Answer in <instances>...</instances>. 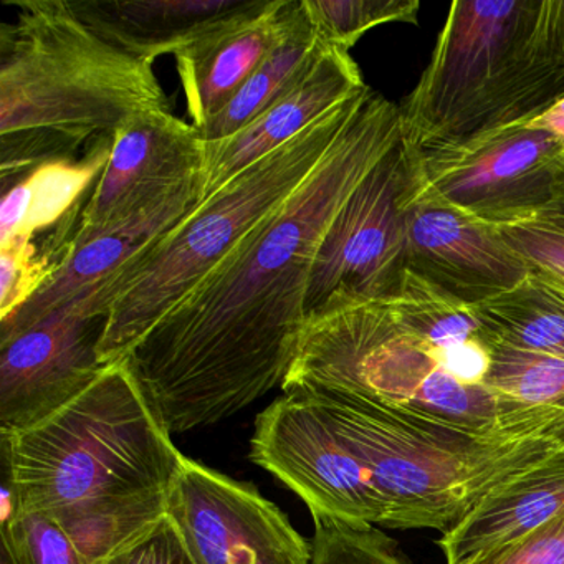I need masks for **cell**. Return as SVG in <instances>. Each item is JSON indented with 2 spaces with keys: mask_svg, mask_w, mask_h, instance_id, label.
<instances>
[{
  "mask_svg": "<svg viewBox=\"0 0 564 564\" xmlns=\"http://www.w3.org/2000/svg\"><path fill=\"white\" fill-rule=\"evenodd\" d=\"M95 564H197L170 513Z\"/></svg>",
  "mask_w": 564,
  "mask_h": 564,
  "instance_id": "obj_30",
  "label": "cell"
},
{
  "mask_svg": "<svg viewBox=\"0 0 564 564\" xmlns=\"http://www.w3.org/2000/svg\"><path fill=\"white\" fill-rule=\"evenodd\" d=\"M2 528V561L11 564H85L61 521L24 510Z\"/></svg>",
  "mask_w": 564,
  "mask_h": 564,
  "instance_id": "obj_29",
  "label": "cell"
},
{
  "mask_svg": "<svg viewBox=\"0 0 564 564\" xmlns=\"http://www.w3.org/2000/svg\"><path fill=\"white\" fill-rule=\"evenodd\" d=\"M313 31L326 47L349 52L366 32L384 24H417V0H303Z\"/></svg>",
  "mask_w": 564,
  "mask_h": 564,
  "instance_id": "obj_27",
  "label": "cell"
},
{
  "mask_svg": "<svg viewBox=\"0 0 564 564\" xmlns=\"http://www.w3.org/2000/svg\"><path fill=\"white\" fill-rule=\"evenodd\" d=\"M95 34L154 62L256 11L265 0H68Z\"/></svg>",
  "mask_w": 564,
  "mask_h": 564,
  "instance_id": "obj_18",
  "label": "cell"
},
{
  "mask_svg": "<svg viewBox=\"0 0 564 564\" xmlns=\"http://www.w3.org/2000/svg\"><path fill=\"white\" fill-rule=\"evenodd\" d=\"M460 564H564V514Z\"/></svg>",
  "mask_w": 564,
  "mask_h": 564,
  "instance_id": "obj_31",
  "label": "cell"
},
{
  "mask_svg": "<svg viewBox=\"0 0 564 564\" xmlns=\"http://www.w3.org/2000/svg\"><path fill=\"white\" fill-rule=\"evenodd\" d=\"M206 141L173 111L138 115L115 133L110 160L82 206L75 239L137 216L203 180Z\"/></svg>",
  "mask_w": 564,
  "mask_h": 564,
  "instance_id": "obj_13",
  "label": "cell"
},
{
  "mask_svg": "<svg viewBox=\"0 0 564 564\" xmlns=\"http://www.w3.org/2000/svg\"><path fill=\"white\" fill-rule=\"evenodd\" d=\"M412 153L404 140L349 197L323 239L306 295V322L336 303L388 299L405 270V200Z\"/></svg>",
  "mask_w": 564,
  "mask_h": 564,
  "instance_id": "obj_9",
  "label": "cell"
},
{
  "mask_svg": "<svg viewBox=\"0 0 564 564\" xmlns=\"http://www.w3.org/2000/svg\"><path fill=\"white\" fill-rule=\"evenodd\" d=\"M505 438L541 437L564 447V399L543 408L508 405L500 419Z\"/></svg>",
  "mask_w": 564,
  "mask_h": 564,
  "instance_id": "obj_32",
  "label": "cell"
},
{
  "mask_svg": "<svg viewBox=\"0 0 564 564\" xmlns=\"http://www.w3.org/2000/svg\"><path fill=\"white\" fill-rule=\"evenodd\" d=\"M24 510L82 513L170 494L184 455L124 359L22 431H0Z\"/></svg>",
  "mask_w": 564,
  "mask_h": 564,
  "instance_id": "obj_4",
  "label": "cell"
},
{
  "mask_svg": "<svg viewBox=\"0 0 564 564\" xmlns=\"http://www.w3.org/2000/svg\"><path fill=\"white\" fill-rule=\"evenodd\" d=\"M503 230L508 242L530 260L531 265L553 270L564 276V237L536 226H518Z\"/></svg>",
  "mask_w": 564,
  "mask_h": 564,
  "instance_id": "obj_33",
  "label": "cell"
},
{
  "mask_svg": "<svg viewBox=\"0 0 564 564\" xmlns=\"http://www.w3.org/2000/svg\"><path fill=\"white\" fill-rule=\"evenodd\" d=\"M491 341L564 358V276L533 265L513 289L475 305Z\"/></svg>",
  "mask_w": 564,
  "mask_h": 564,
  "instance_id": "obj_21",
  "label": "cell"
},
{
  "mask_svg": "<svg viewBox=\"0 0 564 564\" xmlns=\"http://www.w3.org/2000/svg\"><path fill=\"white\" fill-rule=\"evenodd\" d=\"M250 458L295 491L312 517L388 527V501L355 452L305 399L283 394L256 421Z\"/></svg>",
  "mask_w": 564,
  "mask_h": 564,
  "instance_id": "obj_11",
  "label": "cell"
},
{
  "mask_svg": "<svg viewBox=\"0 0 564 564\" xmlns=\"http://www.w3.org/2000/svg\"><path fill=\"white\" fill-rule=\"evenodd\" d=\"M283 394L368 402L484 437H501L505 402L442 369L399 328L384 299L336 303L306 322Z\"/></svg>",
  "mask_w": 564,
  "mask_h": 564,
  "instance_id": "obj_7",
  "label": "cell"
},
{
  "mask_svg": "<svg viewBox=\"0 0 564 564\" xmlns=\"http://www.w3.org/2000/svg\"><path fill=\"white\" fill-rule=\"evenodd\" d=\"M564 97V0H457L402 101L414 153L527 123Z\"/></svg>",
  "mask_w": 564,
  "mask_h": 564,
  "instance_id": "obj_3",
  "label": "cell"
},
{
  "mask_svg": "<svg viewBox=\"0 0 564 564\" xmlns=\"http://www.w3.org/2000/svg\"><path fill=\"white\" fill-rule=\"evenodd\" d=\"M405 269L475 306L513 289L533 265L503 230L408 196Z\"/></svg>",
  "mask_w": 564,
  "mask_h": 564,
  "instance_id": "obj_14",
  "label": "cell"
},
{
  "mask_svg": "<svg viewBox=\"0 0 564 564\" xmlns=\"http://www.w3.org/2000/svg\"><path fill=\"white\" fill-rule=\"evenodd\" d=\"M485 386L500 401L543 408L564 399V358L491 341Z\"/></svg>",
  "mask_w": 564,
  "mask_h": 564,
  "instance_id": "obj_25",
  "label": "cell"
},
{
  "mask_svg": "<svg viewBox=\"0 0 564 564\" xmlns=\"http://www.w3.org/2000/svg\"><path fill=\"white\" fill-rule=\"evenodd\" d=\"M517 127L541 131V133L551 134V137L564 141V97L554 101L546 110L541 111L527 123L517 124Z\"/></svg>",
  "mask_w": 564,
  "mask_h": 564,
  "instance_id": "obj_36",
  "label": "cell"
},
{
  "mask_svg": "<svg viewBox=\"0 0 564 564\" xmlns=\"http://www.w3.org/2000/svg\"><path fill=\"white\" fill-rule=\"evenodd\" d=\"M312 402L365 464L389 505L388 527L447 533L495 488L557 451L541 437H484L368 402Z\"/></svg>",
  "mask_w": 564,
  "mask_h": 564,
  "instance_id": "obj_6",
  "label": "cell"
},
{
  "mask_svg": "<svg viewBox=\"0 0 564 564\" xmlns=\"http://www.w3.org/2000/svg\"><path fill=\"white\" fill-rule=\"evenodd\" d=\"M528 226L541 227L564 237V167L554 184L553 194L546 206L538 214L536 219Z\"/></svg>",
  "mask_w": 564,
  "mask_h": 564,
  "instance_id": "obj_35",
  "label": "cell"
},
{
  "mask_svg": "<svg viewBox=\"0 0 564 564\" xmlns=\"http://www.w3.org/2000/svg\"><path fill=\"white\" fill-rule=\"evenodd\" d=\"M490 345L487 339H474L434 355L447 375L468 386H481L490 369Z\"/></svg>",
  "mask_w": 564,
  "mask_h": 564,
  "instance_id": "obj_34",
  "label": "cell"
},
{
  "mask_svg": "<svg viewBox=\"0 0 564 564\" xmlns=\"http://www.w3.org/2000/svg\"><path fill=\"white\" fill-rule=\"evenodd\" d=\"M564 514V447L481 498L480 503L447 533L437 546L447 564L518 540Z\"/></svg>",
  "mask_w": 564,
  "mask_h": 564,
  "instance_id": "obj_19",
  "label": "cell"
},
{
  "mask_svg": "<svg viewBox=\"0 0 564 564\" xmlns=\"http://www.w3.org/2000/svg\"><path fill=\"white\" fill-rule=\"evenodd\" d=\"M401 140L398 105L369 91L302 187L131 349L124 361L171 435L226 421L283 384L323 239Z\"/></svg>",
  "mask_w": 564,
  "mask_h": 564,
  "instance_id": "obj_1",
  "label": "cell"
},
{
  "mask_svg": "<svg viewBox=\"0 0 564 564\" xmlns=\"http://www.w3.org/2000/svg\"><path fill=\"white\" fill-rule=\"evenodd\" d=\"M197 564H312V543L253 485L184 458L167 500Z\"/></svg>",
  "mask_w": 564,
  "mask_h": 564,
  "instance_id": "obj_12",
  "label": "cell"
},
{
  "mask_svg": "<svg viewBox=\"0 0 564 564\" xmlns=\"http://www.w3.org/2000/svg\"><path fill=\"white\" fill-rule=\"evenodd\" d=\"M371 88L343 101L279 150L200 200L143 259L111 279L113 300L98 348L113 365L180 305L253 229L319 166L361 110Z\"/></svg>",
  "mask_w": 564,
  "mask_h": 564,
  "instance_id": "obj_5",
  "label": "cell"
},
{
  "mask_svg": "<svg viewBox=\"0 0 564 564\" xmlns=\"http://www.w3.org/2000/svg\"><path fill=\"white\" fill-rule=\"evenodd\" d=\"M200 203V181L184 184L176 193L84 239H72L64 267L14 318L0 325V341L12 338L65 303L124 272L143 259L167 232Z\"/></svg>",
  "mask_w": 564,
  "mask_h": 564,
  "instance_id": "obj_16",
  "label": "cell"
},
{
  "mask_svg": "<svg viewBox=\"0 0 564 564\" xmlns=\"http://www.w3.org/2000/svg\"><path fill=\"white\" fill-rule=\"evenodd\" d=\"M167 500L170 494L156 495L143 500L54 518L70 534L84 563L95 564L161 520L167 513Z\"/></svg>",
  "mask_w": 564,
  "mask_h": 564,
  "instance_id": "obj_26",
  "label": "cell"
},
{
  "mask_svg": "<svg viewBox=\"0 0 564 564\" xmlns=\"http://www.w3.org/2000/svg\"><path fill=\"white\" fill-rule=\"evenodd\" d=\"M312 564H412L376 524L313 517Z\"/></svg>",
  "mask_w": 564,
  "mask_h": 564,
  "instance_id": "obj_28",
  "label": "cell"
},
{
  "mask_svg": "<svg viewBox=\"0 0 564 564\" xmlns=\"http://www.w3.org/2000/svg\"><path fill=\"white\" fill-rule=\"evenodd\" d=\"M80 209L55 227L44 243V252L34 240L18 239L0 246V325L14 318L64 267L77 230Z\"/></svg>",
  "mask_w": 564,
  "mask_h": 564,
  "instance_id": "obj_24",
  "label": "cell"
},
{
  "mask_svg": "<svg viewBox=\"0 0 564 564\" xmlns=\"http://www.w3.org/2000/svg\"><path fill=\"white\" fill-rule=\"evenodd\" d=\"M6 4L18 14L0 25L2 187L48 161L75 160L138 115L171 111L154 62L95 34L68 0Z\"/></svg>",
  "mask_w": 564,
  "mask_h": 564,
  "instance_id": "obj_2",
  "label": "cell"
},
{
  "mask_svg": "<svg viewBox=\"0 0 564 564\" xmlns=\"http://www.w3.org/2000/svg\"><path fill=\"white\" fill-rule=\"evenodd\" d=\"M402 332L431 349L447 351L474 339H488L474 305L460 302L424 276L405 269L398 289L384 299Z\"/></svg>",
  "mask_w": 564,
  "mask_h": 564,
  "instance_id": "obj_23",
  "label": "cell"
},
{
  "mask_svg": "<svg viewBox=\"0 0 564 564\" xmlns=\"http://www.w3.org/2000/svg\"><path fill=\"white\" fill-rule=\"evenodd\" d=\"M411 153L412 199L497 229L533 223L564 167L563 140L520 127Z\"/></svg>",
  "mask_w": 564,
  "mask_h": 564,
  "instance_id": "obj_8",
  "label": "cell"
},
{
  "mask_svg": "<svg viewBox=\"0 0 564 564\" xmlns=\"http://www.w3.org/2000/svg\"><path fill=\"white\" fill-rule=\"evenodd\" d=\"M366 88L349 52L325 47L306 74L249 127L219 143H206L200 200Z\"/></svg>",
  "mask_w": 564,
  "mask_h": 564,
  "instance_id": "obj_15",
  "label": "cell"
},
{
  "mask_svg": "<svg viewBox=\"0 0 564 564\" xmlns=\"http://www.w3.org/2000/svg\"><path fill=\"white\" fill-rule=\"evenodd\" d=\"M326 45L319 42L300 0V11L282 44L260 64L232 100L199 131L206 143H219L249 127L315 64Z\"/></svg>",
  "mask_w": 564,
  "mask_h": 564,
  "instance_id": "obj_22",
  "label": "cell"
},
{
  "mask_svg": "<svg viewBox=\"0 0 564 564\" xmlns=\"http://www.w3.org/2000/svg\"><path fill=\"white\" fill-rule=\"evenodd\" d=\"M113 138L94 141L82 160L48 161L4 187L0 206V246L34 240L80 209L82 197L110 160Z\"/></svg>",
  "mask_w": 564,
  "mask_h": 564,
  "instance_id": "obj_20",
  "label": "cell"
},
{
  "mask_svg": "<svg viewBox=\"0 0 564 564\" xmlns=\"http://www.w3.org/2000/svg\"><path fill=\"white\" fill-rule=\"evenodd\" d=\"M113 293L94 286L0 341V431H22L74 401L110 365L98 356Z\"/></svg>",
  "mask_w": 564,
  "mask_h": 564,
  "instance_id": "obj_10",
  "label": "cell"
},
{
  "mask_svg": "<svg viewBox=\"0 0 564 564\" xmlns=\"http://www.w3.org/2000/svg\"><path fill=\"white\" fill-rule=\"evenodd\" d=\"M300 0H265L259 9L187 45L174 55L191 123L203 130L250 75L282 44Z\"/></svg>",
  "mask_w": 564,
  "mask_h": 564,
  "instance_id": "obj_17",
  "label": "cell"
}]
</instances>
